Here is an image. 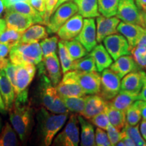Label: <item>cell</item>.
<instances>
[{"instance_id":"cell-42","label":"cell","mask_w":146,"mask_h":146,"mask_svg":"<svg viewBox=\"0 0 146 146\" xmlns=\"http://www.w3.org/2000/svg\"><path fill=\"white\" fill-rule=\"evenodd\" d=\"M108 136L111 143V145H116L120 140L122 139L121 131L118 130L116 127H114L110 123L109 124L108 127L106 129Z\"/></svg>"},{"instance_id":"cell-16","label":"cell","mask_w":146,"mask_h":146,"mask_svg":"<svg viewBox=\"0 0 146 146\" xmlns=\"http://www.w3.org/2000/svg\"><path fill=\"white\" fill-rule=\"evenodd\" d=\"M144 72L141 69L133 71L125 75L120 83V91L138 96L143 87Z\"/></svg>"},{"instance_id":"cell-47","label":"cell","mask_w":146,"mask_h":146,"mask_svg":"<svg viewBox=\"0 0 146 146\" xmlns=\"http://www.w3.org/2000/svg\"><path fill=\"white\" fill-rule=\"evenodd\" d=\"M10 50V46L7 43L0 42V59L5 58L9 54Z\"/></svg>"},{"instance_id":"cell-26","label":"cell","mask_w":146,"mask_h":146,"mask_svg":"<svg viewBox=\"0 0 146 146\" xmlns=\"http://www.w3.org/2000/svg\"><path fill=\"white\" fill-rule=\"evenodd\" d=\"M79 125L81 127V146H94L95 143V131L94 126L90 121L86 120L81 114L78 116Z\"/></svg>"},{"instance_id":"cell-55","label":"cell","mask_w":146,"mask_h":146,"mask_svg":"<svg viewBox=\"0 0 146 146\" xmlns=\"http://www.w3.org/2000/svg\"><path fill=\"white\" fill-rule=\"evenodd\" d=\"M135 2L140 10H142L143 7L146 6V0H135Z\"/></svg>"},{"instance_id":"cell-61","label":"cell","mask_w":146,"mask_h":146,"mask_svg":"<svg viewBox=\"0 0 146 146\" xmlns=\"http://www.w3.org/2000/svg\"><path fill=\"white\" fill-rule=\"evenodd\" d=\"M142 10L143 11H144V12H146V6H145V7H143V8H142Z\"/></svg>"},{"instance_id":"cell-12","label":"cell","mask_w":146,"mask_h":146,"mask_svg":"<svg viewBox=\"0 0 146 146\" xmlns=\"http://www.w3.org/2000/svg\"><path fill=\"white\" fill-rule=\"evenodd\" d=\"M36 66L33 64L24 63L16 65L15 81V94L29 91V86L33 79L36 73Z\"/></svg>"},{"instance_id":"cell-22","label":"cell","mask_w":146,"mask_h":146,"mask_svg":"<svg viewBox=\"0 0 146 146\" xmlns=\"http://www.w3.org/2000/svg\"><path fill=\"white\" fill-rule=\"evenodd\" d=\"M0 93L2 97L5 110L8 112L13 106L16 94L14 87L4 70H0Z\"/></svg>"},{"instance_id":"cell-14","label":"cell","mask_w":146,"mask_h":146,"mask_svg":"<svg viewBox=\"0 0 146 146\" xmlns=\"http://www.w3.org/2000/svg\"><path fill=\"white\" fill-rule=\"evenodd\" d=\"M83 25V16L74 14L59 29L57 35L62 41H70L75 39L81 32Z\"/></svg>"},{"instance_id":"cell-38","label":"cell","mask_w":146,"mask_h":146,"mask_svg":"<svg viewBox=\"0 0 146 146\" xmlns=\"http://www.w3.org/2000/svg\"><path fill=\"white\" fill-rule=\"evenodd\" d=\"M58 41V36H53L50 38H45L40 43L43 58L46 57L53 53H56L59 42Z\"/></svg>"},{"instance_id":"cell-15","label":"cell","mask_w":146,"mask_h":146,"mask_svg":"<svg viewBox=\"0 0 146 146\" xmlns=\"http://www.w3.org/2000/svg\"><path fill=\"white\" fill-rule=\"evenodd\" d=\"M56 89L61 97H84L86 95L78 82L68 72L64 74L63 78L56 85Z\"/></svg>"},{"instance_id":"cell-10","label":"cell","mask_w":146,"mask_h":146,"mask_svg":"<svg viewBox=\"0 0 146 146\" xmlns=\"http://www.w3.org/2000/svg\"><path fill=\"white\" fill-rule=\"evenodd\" d=\"M36 66L38 73L47 75L54 86H56L62 80L61 66L56 53L43 58L42 61Z\"/></svg>"},{"instance_id":"cell-28","label":"cell","mask_w":146,"mask_h":146,"mask_svg":"<svg viewBox=\"0 0 146 146\" xmlns=\"http://www.w3.org/2000/svg\"><path fill=\"white\" fill-rule=\"evenodd\" d=\"M104 110L106 112L110 123L121 131L126 125V112L115 108L107 102Z\"/></svg>"},{"instance_id":"cell-39","label":"cell","mask_w":146,"mask_h":146,"mask_svg":"<svg viewBox=\"0 0 146 146\" xmlns=\"http://www.w3.org/2000/svg\"><path fill=\"white\" fill-rule=\"evenodd\" d=\"M23 33L7 29L0 36V42L7 43L10 47L19 43Z\"/></svg>"},{"instance_id":"cell-17","label":"cell","mask_w":146,"mask_h":146,"mask_svg":"<svg viewBox=\"0 0 146 146\" xmlns=\"http://www.w3.org/2000/svg\"><path fill=\"white\" fill-rule=\"evenodd\" d=\"M97 42L101 43L107 36L117 33V27L120 19L117 17L106 18L103 16L97 17Z\"/></svg>"},{"instance_id":"cell-9","label":"cell","mask_w":146,"mask_h":146,"mask_svg":"<svg viewBox=\"0 0 146 146\" xmlns=\"http://www.w3.org/2000/svg\"><path fill=\"white\" fill-rule=\"evenodd\" d=\"M116 17L123 22L145 27L141 14L135 0H119Z\"/></svg>"},{"instance_id":"cell-7","label":"cell","mask_w":146,"mask_h":146,"mask_svg":"<svg viewBox=\"0 0 146 146\" xmlns=\"http://www.w3.org/2000/svg\"><path fill=\"white\" fill-rule=\"evenodd\" d=\"M68 74L76 80L85 94H99L101 86V75L99 72H81L70 70Z\"/></svg>"},{"instance_id":"cell-44","label":"cell","mask_w":146,"mask_h":146,"mask_svg":"<svg viewBox=\"0 0 146 146\" xmlns=\"http://www.w3.org/2000/svg\"><path fill=\"white\" fill-rule=\"evenodd\" d=\"M133 59L141 68L146 69V53L145 54H139L135 49H132L131 51Z\"/></svg>"},{"instance_id":"cell-31","label":"cell","mask_w":146,"mask_h":146,"mask_svg":"<svg viewBox=\"0 0 146 146\" xmlns=\"http://www.w3.org/2000/svg\"><path fill=\"white\" fill-rule=\"evenodd\" d=\"M18 145V140L15 130L7 123L0 133V146H15Z\"/></svg>"},{"instance_id":"cell-2","label":"cell","mask_w":146,"mask_h":146,"mask_svg":"<svg viewBox=\"0 0 146 146\" xmlns=\"http://www.w3.org/2000/svg\"><path fill=\"white\" fill-rule=\"evenodd\" d=\"M12 127L23 141L30 134L33 121V110L29 101L21 102L14 100L13 106L8 111Z\"/></svg>"},{"instance_id":"cell-54","label":"cell","mask_w":146,"mask_h":146,"mask_svg":"<svg viewBox=\"0 0 146 146\" xmlns=\"http://www.w3.org/2000/svg\"><path fill=\"white\" fill-rule=\"evenodd\" d=\"M6 110H5V107L4 105V103H3L2 97H1V93H0V113L1 114H6Z\"/></svg>"},{"instance_id":"cell-50","label":"cell","mask_w":146,"mask_h":146,"mask_svg":"<svg viewBox=\"0 0 146 146\" xmlns=\"http://www.w3.org/2000/svg\"><path fill=\"white\" fill-rule=\"evenodd\" d=\"M139 131L141 133L142 137L146 141V119L143 118L141 120V124L139 125Z\"/></svg>"},{"instance_id":"cell-20","label":"cell","mask_w":146,"mask_h":146,"mask_svg":"<svg viewBox=\"0 0 146 146\" xmlns=\"http://www.w3.org/2000/svg\"><path fill=\"white\" fill-rule=\"evenodd\" d=\"M144 29L145 27L135 24L120 22L117 27V31L126 38L131 51L137 44V42L141 34L143 33Z\"/></svg>"},{"instance_id":"cell-1","label":"cell","mask_w":146,"mask_h":146,"mask_svg":"<svg viewBox=\"0 0 146 146\" xmlns=\"http://www.w3.org/2000/svg\"><path fill=\"white\" fill-rule=\"evenodd\" d=\"M68 116V114L52 113L44 107L37 111V133L41 145L49 146L52 143L55 136L66 122Z\"/></svg>"},{"instance_id":"cell-51","label":"cell","mask_w":146,"mask_h":146,"mask_svg":"<svg viewBox=\"0 0 146 146\" xmlns=\"http://www.w3.org/2000/svg\"><path fill=\"white\" fill-rule=\"evenodd\" d=\"M138 103L141 111L142 117L146 119V102L142 101V100H138Z\"/></svg>"},{"instance_id":"cell-18","label":"cell","mask_w":146,"mask_h":146,"mask_svg":"<svg viewBox=\"0 0 146 146\" xmlns=\"http://www.w3.org/2000/svg\"><path fill=\"white\" fill-rule=\"evenodd\" d=\"M5 21L7 29L23 33L33 23L32 19L29 16L24 15L15 11L6 10Z\"/></svg>"},{"instance_id":"cell-13","label":"cell","mask_w":146,"mask_h":146,"mask_svg":"<svg viewBox=\"0 0 146 146\" xmlns=\"http://www.w3.org/2000/svg\"><path fill=\"white\" fill-rule=\"evenodd\" d=\"M88 52H90L97 45L96 22L94 18H85L81 32L75 38Z\"/></svg>"},{"instance_id":"cell-56","label":"cell","mask_w":146,"mask_h":146,"mask_svg":"<svg viewBox=\"0 0 146 146\" xmlns=\"http://www.w3.org/2000/svg\"><path fill=\"white\" fill-rule=\"evenodd\" d=\"M5 9L6 8H5V6L4 3H3V0H0V17L3 15Z\"/></svg>"},{"instance_id":"cell-29","label":"cell","mask_w":146,"mask_h":146,"mask_svg":"<svg viewBox=\"0 0 146 146\" xmlns=\"http://www.w3.org/2000/svg\"><path fill=\"white\" fill-rule=\"evenodd\" d=\"M137 100H138V96L137 95L120 91L118 95H116L112 100L108 102L110 104L115 108L126 112L128 108Z\"/></svg>"},{"instance_id":"cell-49","label":"cell","mask_w":146,"mask_h":146,"mask_svg":"<svg viewBox=\"0 0 146 146\" xmlns=\"http://www.w3.org/2000/svg\"><path fill=\"white\" fill-rule=\"evenodd\" d=\"M122 133V139L121 140L125 143V146H135V143L133 141V140L131 139L130 137H129L126 134V133L124 131L123 129L121 130Z\"/></svg>"},{"instance_id":"cell-3","label":"cell","mask_w":146,"mask_h":146,"mask_svg":"<svg viewBox=\"0 0 146 146\" xmlns=\"http://www.w3.org/2000/svg\"><path fill=\"white\" fill-rule=\"evenodd\" d=\"M39 76L38 96L43 107L54 114H68V110L50 78L45 74H39Z\"/></svg>"},{"instance_id":"cell-23","label":"cell","mask_w":146,"mask_h":146,"mask_svg":"<svg viewBox=\"0 0 146 146\" xmlns=\"http://www.w3.org/2000/svg\"><path fill=\"white\" fill-rule=\"evenodd\" d=\"M89 54L94 58L98 72H102L104 70L109 68L113 63L112 58L106 50L104 45L101 43L96 45Z\"/></svg>"},{"instance_id":"cell-62","label":"cell","mask_w":146,"mask_h":146,"mask_svg":"<svg viewBox=\"0 0 146 146\" xmlns=\"http://www.w3.org/2000/svg\"><path fill=\"white\" fill-rule=\"evenodd\" d=\"M47 1V0H45V2H46V1Z\"/></svg>"},{"instance_id":"cell-45","label":"cell","mask_w":146,"mask_h":146,"mask_svg":"<svg viewBox=\"0 0 146 146\" xmlns=\"http://www.w3.org/2000/svg\"><path fill=\"white\" fill-rule=\"evenodd\" d=\"M16 69V64L12 63L10 61V62L7 66V67L4 69V71L6 73V75L10 80V81L12 83L14 89H15L16 87V81H15V73Z\"/></svg>"},{"instance_id":"cell-57","label":"cell","mask_w":146,"mask_h":146,"mask_svg":"<svg viewBox=\"0 0 146 146\" xmlns=\"http://www.w3.org/2000/svg\"><path fill=\"white\" fill-rule=\"evenodd\" d=\"M73 1V0H58V3H57V4H56V7H55L54 12H55V10H56V9H57V8H58V7L60 6V5H62V3H65V2H67V1Z\"/></svg>"},{"instance_id":"cell-60","label":"cell","mask_w":146,"mask_h":146,"mask_svg":"<svg viewBox=\"0 0 146 146\" xmlns=\"http://www.w3.org/2000/svg\"><path fill=\"white\" fill-rule=\"evenodd\" d=\"M1 127H2V123H1V118L0 117V131H1Z\"/></svg>"},{"instance_id":"cell-48","label":"cell","mask_w":146,"mask_h":146,"mask_svg":"<svg viewBox=\"0 0 146 146\" xmlns=\"http://www.w3.org/2000/svg\"><path fill=\"white\" fill-rule=\"evenodd\" d=\"M138 100L146 102V72L143 73V87L140 93L138 95Z\"/></svg>"},{"instance_id":"cell-6","label":"cell","mask_w":146,"mask_h":146,"mask_svg":"<svg viewBox=\"0 0 146 146\" xmlns=\"http://www.w3.org/2000/svg\"><path fill=\"white\" fill-rule=\"evenodd\" d=\"M76 13H78V7L73 1H67L60 5L52 14L46 25L48 34L57 33L60 27Z\"/></svg>"},{"instance_id":"cell-8","label":"cell","mask_w":146,"mask_h":146,"mask_svg":"<svg viewBox=\"0 0 146 146\" xmlns=\"http://www.w3.org/2000/svg\"><path fill=\"white\" fill-rule=\"evenodd\" d=\"M100 95L106 101L112 100L120 91V78L111 69L102 72Z\"/></svg>"},{"instance_id":"cell-19","label":"cell","mask_w":146,"mask_h":146,"mask_svg":"<svg viewBox=\"0 0 146 146\" xmlns=\"http://www.w3.org/2000/svg\"><path fill=\"white\" fill-rule=\"evenodd\" d=\"M107 102L100 94H92L85 96V108L80 114L87 120L91 119L94 116L104 110Z\"/></svg>"},{"instance_id":"cell-37","label":"cell","mask_w":146,"mask_h":146,"mask_svg":"<svg viewBox=\"0 0 146 146\" xmlns=\"http://www.w3.org/2000/svg\"><path fill=\"white\" fill-rule=\"evenodd\" d=\"M123 130L125 131L128 136L132 139L135 143V145L146 146V141L140 133L139 124L135 126H131L126 123Z\"/></svg>"},{"instance_id":"cell-21","label":"cell","mask_w":146,"mask_h":146,"mask_svg":"<svg viewBox=\"0 0 146 146\" xmlns=\"http://www.w3.org/2000/svg\"><path fill=\"white\" fill-rule=\"evenodd\" d=\"M110 68L120 78H123L125 75L133 71L141 69L137 64L133 56L131 55H125L118 58L115 60L114 62H113Z\"/></svg>"},{"instance_id":"cell-30","label":"cell","mask_w":146,"mask_h":146,"mask_svg":"<svg viewBox=\"0 0 146 146\" xmlns=\"http://www.w3.org/2000/svg\"><path fill=\"white\" fill-rule=\"evenodd\" d=\"M71 70L81 72H98L94 58L90 54H87L79 59L73 61Z\"/></svg>"},{"instance_id":"cell-27","label":"cell","mask_w":146,"mask_h":146,"mask_svg":"<svg viewBox=\"0 0 146 146\" xmlns=\"http://www.w3.org/2000/svg\"><path fill=\"white\" fill-rule=\"evenodd\" d=\"M78 7V14L85 18H94L100 16L98 0H73Z\"/></svg>"},{"instance_id":"cell-32","label":"cell","mask_w":146,"mask_h":146,"mask_svg":"<svg viewBox=\"0 0 146 146\" xmlns=\"http://www.w3.org/2000/svg\"><path fill=\"white\" fill-rule=\"evenodd\" d=\"M63 42L73 60L79 59L88 54L86 49L77 39H73L70 41H63Z\"/></svg>"},{"instance_id":"cell-41","label":"cell","mask_w":146,"mask_h":146,"mask_svg":"<svg viewBox=\"0 0 146 146\" xmlns=\"http://www.w3.org/2000/svg\"><path fill=\"white\" fill-rule=\"evenodd\" d=\"M95 143L98 146H110L111 143L105 130L97 127L95 131Z\"/></svg>"},{"instance_id":"cell-58","label":"cell","mask_w":146,"mask_h":146,"mask_svg":"<svg viewBox=\"0 0 146 146\" xmlns=\"http://www.w3.org/2000/svg\"><path fill=\"white\" fill-rule=\"evenodd\" d=\"M141 16H142V19H143V23L145 25V27L146 28V12H144V11H141Z\"/></svg>"},{"instance_id":"cell-52","label":"cell","mask_w":146,"mask_h":146,"mask_svg":"<svg viewBox=\"0 0 146 146\" xmlns=\"http://www.w3.org/2000/svg\"><path fill=\"white\" fill-rule=\"evenodd\" d=\"M5 8H8L10 5L14 4V3L18 2V1H26L29 3V0H3Z\"/></svg>"},{"instance_id":"cell-25","label":"cell","mask_w":146,"mask_h":146,"mask_svg":"<svg viewBox=\"0 0 146 146\" xmlns=\"http://www.w3.org/2000/svg\"><path fill=\"white\" fill-rule=\"evenodd\" d=\"M6 10L15 11V12L29 16L31 18L34 24L39 23L44 25V20L42 16L35 9L33 8L30 3L26 2V1H18V2L10 5L8 8H6Z\"/></svg>"},{"instance_id":"cell-33","label":"cell","mask_w":146,"mask_h":146,"mask_svg":"<svg viewBox=\"0 0 146 146\" xmlns=\"http://www.w3.org/2000/svg\"><path fill=\"white\" fill-rule=\"evenodd\" d=\"M98 10L106 18L116 15L119 0H98Z\"/></svg>"},{"instance_id":"cell-40","label":"cell","mask_w":146,"mask_h":146,"mask_svg":"<svg viewBox=\"0 0 146 146\" xmlns=\"http://www.w3.org/2000/svg\"><path fill=\"white\" fill-rule=\"evenodd\" d=\"M88 120H89L93 125L96 126L97 127L100 128V129H104L105 131H106L107 127H108L110 124L108 116L107 113L105 110L96 115Z\"/></svg>"},{"instance_id":"cell-36","label":"cell","mask_w":146,"mask_h":146,"mask_svg":"<svg viewBox=\"0 0 146 146\" xmlns=\"http://www.w3.org/2000/svg\"><path fill=\"white\" fill-rule=\"evenodd\" d=\"M142 118L141 109L137 100L126 110V123L131 126L138 125Z\"/></svg>"},{"instance_id":"cell-24","label":"cell","mask_w":146,"mask_h":146,"mask_svg":"<svg viewBox=\"0 0 146 146\" xmlns=\"http://www.w3.org/2000/svg\"><path fill=\"white\" fill-rule=\"evenodd\" d=\"M48 35L46 28L42 25H31L23 33L19 43H30L38 42L47 38Z\"/></svg>"},{"instance_id":"cell-4","label":"cell","mask_w":146,"mask_h":146,"mask_svg":"<svg viewBox=\"0 0 146 146\" xmlns=\"http://www.w3.org/2000/svg\"><path fill=\"white\" fill-rule=\"evenodd\" d=\"M9 59L12 63L18 65L31 63L37 65L43 60V54L40 43H18L10 47Z\"/></svg>"},{"instance_id":"cell-59","label":"cell","mask_w":146,"mask_h":146,"mask_svg":"<svg viewBox=\"0 0 146 146\" xmlns=\"http://www.w3.org/2000/svg\"><path fill=\"white\" fill-rule=\"evenodd\" d=\"M116 145H117V146H125V143H124V142L122 141V140H120V141H118L117 143H116Z\"/></svg>"},{"instance_id":"cell-34","label":"cell","mask_w":146,"mask_h":146,"mask_svg":"<svg viewBox=\"0 0 146 146\" xmlns=\"http://www.w3.org/2000/svg\"><path fill=\"white\" fill-rule=\"evenodd\" d=\"M61 98L68 111L80 114L84 110L85 104V96L61 97Z\"/></svg>"},{"instance_id":"cell-5","label":"cell","mask_w":146,"mask_h":146,"mask_svg":"<svg viewBox=\"0 0 146 146\" xmlns=\"http://www.w3.org/2000/svg\"><path fill=\"white\" fill-rule=\"evenodd\" d=\"M80 142L79 121L76 114L70 115L64 129L56 137L53 145L58 146H77Z\"/></svg>"},{"instance_id":"cell-11","label":"cell","mask_w":146,"mask_h":146,"mask_svg":"<svg viewBox=\"0 0 146 146\" xmlns=\"http://www.w3.org/2000/svg\"><path fill=\"white\" fill-rule=\"evenodd\" d=\"M103 43L113 60L131 54L129 43L123 35L114 33L107 36L103 40Z\"/></svg>"},{"instance_id":"cell-53","label":"cell","mask_w":146,"mask_h":146,"mask_svg":"<svg viewBox=\"0 0 146 146\" xmlns=\"http://www.w3.org/2000/svg\"><path fill=\"white\" fill-rule=\"evenodd\" d=\"M6 27L7 25L4 19H2V18H0V36L6 30Z\"/></svg>"},{"instance_id":"cell-46","label":"cell","mask_w":146,"mask_h":146,"mask_svg":"<svg viewBox=\"0 0 146 146\" xmlns=\"http://www.w3.org/2000/svg\"><path fill=\"white\" fill-rule=\"evenodd\" d=\"M29 3L42 16L44 20L45 14V0H29Z\"/></svg>"},{"instance_id":"cell-35","label":"cell","mask_w":146,"mask_h":146,"mask_svg":"<svg viewBox=\"0 0 146 146\" xmlns=\"http://www.w3.org/2000/svg\"><path fill=\"white\" fill-rule=\"evenodd\" d=\"M58 55L60 60V64H61L62 71L63 74L71 70L72 65L73 63V60L69 55L68 50L65 45L64 44L63 41H60L58 42Z\"/></svg>"},{"instance_id":"cell-43","label":"cell","mask_w":146,"mask_h":146,"mask_svg":"<svg viewBox=\"0 0 146 146\" xmlns=\"http://www.w3.org/2000/svg\"><path fill=\"white\" fill-rule=\"evenodd\" d=\"M58 0H47L45 2V14L44 16V25L48 24L50 19L54 13L55 7L57 4Z\"/></svg>"}]
</instances>
